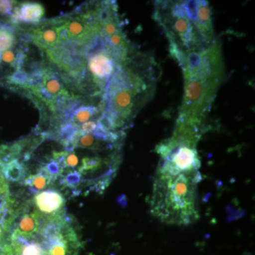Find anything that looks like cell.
<instances>
[{
    "label": "cell",
    "instance_id": "obj_2",
    "mask_svg": "<svg viewBox=\"0 0 255 255\" xmlns=\"http://www.w3.org/2000/svg\"><path fill=\"white\" fill-rule=\"evenodd\" d=\"M184 77V95L177 126L201 132L216 94L224 80L219 41L209 48L179 57Z\"/></svg>",
    "mask_w": 255,
    "mask_h": 255
},
{
    "label": "cell",
    "instance_id": "obj_7",
    "mask_svg": "<svg viewBox=\"0 0 255 255\" xmlns=\"http://www.w3.org/2000/svg\"><path fill=\"white\" fill-rule=\"evenodd\" d=\"M41 216L38 213L25 214L18 223L11 237H22L27 239L36 235L41 226Z\"/></svg>",
    "mask_w": 255,
    "mask_h": 255
},
{
    "label": "cell",
    "instance_id": "obj_13",
    "mask_svg": "<svg viewBox=\"0 0 255 255\" xmlns=\"http://www.w3.org/2000/svg\"><path fill=\"white\" fill-rule=\"evenodd\" d=\"M43 247L40 243L31 242L22 247L20 255H43Z\"/></svg>",
    "mask_w": 255,
    "mask_h": 255
},
{
    "label": "cell",
    "instance_id": "obj_10",
    "mask_svg": "<svg viewBox=\"0 0 255 255\" xmlns=\"http://www.w3.org/2000/svg\"><path fill=\"white\" fill-rule=\"evenodd\" d=\"M43 255H66L67 242L61 234L44 238L43 243Z\"/></svg>",
    "mask_w": 255,
    "mask_h": 255
},
{
    "label": "cell",
    "instance_id": "obj_11",
    "mask_svg": "<svg viewBox=\"0 0 255 255\" xmlns=\"http://www.w3.org/2000/svg\"><path fill=\"white\" fill-rule=\"evenodd\" d=\"M5 179L9 182H18L24 179L26 171L24 164L18 159H14L1 167Z\"/></svg>",
    "mask_w": 255,
    "mask_h": 255
},
{
    "label": "cell",
    "instance_id": "obj_12",
    "mask_svg": "<svg viewBox=\"0 0 255 255\" xmlns=\"http://www.w3.org/2000/svg\"><path fill=\"white\" fill-rule=\"evenodd\" d=\"M43 168L53 179H57L60 175H61L62 172L64 170L63 166L58 161L51 159H50V162H48L45 167H43Z\"/></svg>",
    "mask_w": 255,
    "mask_h": 255
},
{
    "label": "cell",
    "instance_id": "obj_15",
    "mask_svg": "<svg viewBox=\"0 0 255 255\" xmlns=\"http://www.w3.org/2000/svg\"><path fill=\"white\" fill-rule=\"evenodd\" d=\"M16 4L15 1H0V15L7 19L6 23L9 22Z\"/></svg>",
    "mask_w": 255,
    "mask_h": 255
},
{
    "label": "cell",
    "instance_id": "obj_14",
    "mask_svg": "<svg viewBox=\"0 0 255 255\" xmlns=\"http://www.w3.org/2000/svg\"><path fill=\"white\" fill-rule=\"evenodd\" d=\"M82 180V174L78 170L69 172L63 179V184L70 188H75L80 184Z\"/></svg>",
    "mask_w": 255,
    "mask_h": 255
},
{
    "label": "cell",
    "instance_id": "obj_9",
    "mask_svg": "<svg viewBox=\"0 0 255 255\" xmlns=\"http://www.w3.org/2000/svg\"><path fill=\"white\" fill-rule=\"evenodd\" d=\"M53 179L44 168L41 167L38 173L26 177L23 181V184L28 188V190L32 194H38L40 191L46 189Z\"/></svg>",
    "mask_w": 255,
    "mask_h": 255
},
{
    "label": "cell",
    "instance_id": "obj_8",
    "mask_svg": "<svg viewBox=\"0 0 255 255\" xmlns=\"http://www.w3.org/2000/svg\"><path fill=\"white\" fill-rule=\"evenodd\" d=\"M18 28L14 25L0 21V55L15 46L20 40Z\"/></svg>",
    "mask_w": 255,
    "mask_h": 255
},
{
    "label": "cell",
    "instance_id": "obj_3",
    "mask_svg": "<svg viewBox=\"0 0 255 255\" xmlns=\"http://www.w3.org/2000/svg\"><path fill=\"white\" fill-rule=\"evenodd\" d=\"M152 208L161 219L173 223H189L196 218V186L198 172L177 175L157 174Z\"/></svg>",
    "mask_w": 255,
    "mask_h": 255
},
{
    "label": "cell",
    "instance_id": "obj_4",
    "mask_svg": "<svg viewBox=\"0 0 255 255\" xmlns=\"http://www.w3.org/2000/svg\"><path fill=\"white\" fill-rule=\"evenodd\" d=\"M154 18L165 33L169 52L174 60L209 48L201 36L199 9L197 17L192 18L184 9L182 1H157Z\"/></svg>",
    "mask_w": 255,
    "mask_h": 255
},
{
    "label": "cell",
    "instance_id": "obj_1",
    "mask_svg": "<svg viewBox=\"0 0 255 255\" xmlns=\"http://www.w3.org/2000/svg\"><path fill=\"white\" fill-rule=\"evenodd\" d=\"M160 68L153 55L136 50L107 85L101 124L109 131L125 133L139 112L153 97Z\"/></svg>",
    "mask_w": 255,
    "mask_h": 255
},
{
    "label": "cell",
    "instance_id": "obj_5",
    "mask_svg": "<svg viewBox=\"0 0 255 255\" xmlns=\"http://www.w3.org/2000/svg\"><path fill=\"white\" fill-rule=\"evenodd\" d=\"M45 12L46 10L41 3L16 1L8 23L14 26L37 24L43 21Z\"/></svg>",
    "mask_w": 255,
    "mask_h": 255
},
{
    "label": "cell",
    "instance_id": "obj_6",
    "mask_svg": "<svg viewBox=\"0 0 255 255\" xmlns=\"http://www.w3.org/2000/svg\"><path fill=\"white\" fill-rule=\"evenodd\" d=\"M33 200L37 209L45 214H58L65 204L63 196L58 191L52 189L38 192Z\"/></svg>",
    "mask_w": 255,
    "mask_h": 255
}]
</instances>
